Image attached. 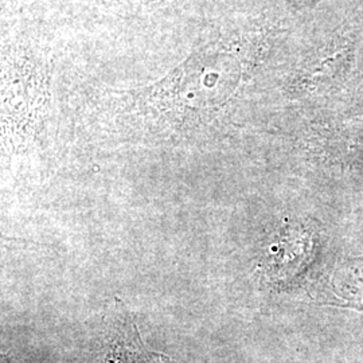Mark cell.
Returning a JSON list of instances; mask_svg holds the SVG:
<instances>
[{"instance_id":"1","label":"cell","mask_w":363,"mask_h":363,"mask_svg":"<svg viewBox=\"0 0 363 363\" xmlns=\"http://www.w3.org/2000/svg\"><path fill=\"white\" fill-rule=\"evenodd\" d=\"M1 94L7 127L16 135L33 136L50 104L52 61L49 52L31 42L3 46Z\"/></svg>"},{"instance_id":"2","label":"cell","mask_w":363,"mask_h":363,"mask_svg":"<svg viewBox=\"0 0 363 363\" xmlns=\"http://www.w3.org/2000/svg\"><path fill=\"white\" fill-rule=\"evenodd\" d=\"M97 363H174L163 355H156L145 350L140 342L138 330L130 325L128 331H117L108 345V350L101 354Z\"/></svg>"},{"instance_id":"3","label":"cell","mask_w":363,"mask_h":363,"mask_svg":"<svg viewBox=\"0 0 363 363\" xmlns=\"http://www.w3.org/2000/svg\"><path fill=\"white\" fill-rule=\"evenodd\" d=\"M304 1H306V3H308V1H310V0H304ZM313 1H316V0H313Z\"/></svg>"}]
</instances>
